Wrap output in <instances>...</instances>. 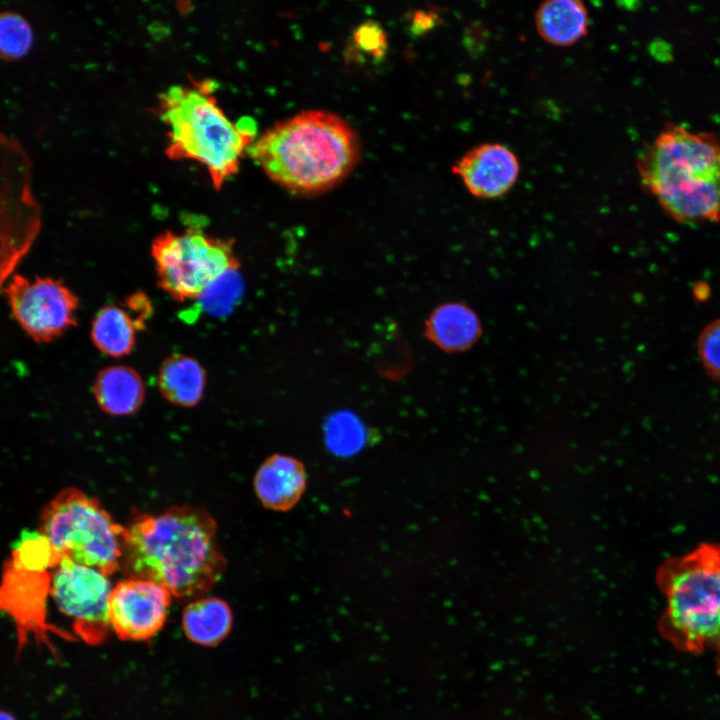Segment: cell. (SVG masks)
I'll list each match as a JSON object with an SVG mask.
<instances>
[{
  "mask_svg": "<svg viewBox=\"0 0 720 720\" xmlns=\"http://www.w3.org/2000/svg\"><path fill=\"white\" fill-rule=\"evenodd\" d=\"M206 372L194 358L173 354L161 364L158 386L169 402L182 406H195L204 394Z\"/></svg>",
  "mask_w": 720,
  "mask_h": 720,
  "instance_id": "cell-16",
  "label": "cell"
},
{
  "mask_svg": "<svg viewBox=\"0 0 720 720\" xmlns=\"http://www.w3.org/2000/svg\"><path fill=\"white\" fill-rule=\"evenodd\" d=\"M353 45L373 59H381L387 50L384 29L374 21L361 23L353 33Z\"/></svg>",
  "mask_w": 720,
  "mask_h": 720,
  "instance_id": "cell-24",
  "label": "cell"
},
{
  "mask_svg": "<svg viewBox=\"0 0 720 720\" xmlns=\"http://www.w3.org/2000/svg\"><path fill=\"white\" fill-rule=\"evenodd\" d=\"M179 599L202 596L222 577L226 560L217 524L204 509L171 506L158 515L137 513L123 531L121 565Z\"/></svg>",
  "mask_w": 720,
  "mask_h": 720,
  "instance_id": "cell-1",
  "label": "cell"
},
{
  "mask_svg": "<svg viewBox=\"0 0 720 720\" xmlns=\"http://www.w3.org/2000/svg\"><path fill=\"white\" fill-rule=\"evenodd\" d=\"M51 573L21 568L9 561L0 585V611L7 613L16 625L18 650L32 638L38 644L53 646L50 635L64 639L69 635L47 620V598Z\"/></svg>",
  "mask_w": 720,
  "mask_h": 720,
  "instance_id": "cell-10",
  "label": "cell"
},
{
  "mask_svg": "<svg viewBox=\"0 0 720 720\" xmlns=\"http://www.w3.org/2000/svg\"><path fill=\"white\" fill-rule=\"evenodd\" d=\"M243 289L238 270H230L213 281L196 300L205 312L222 316L231 311L242 296Z\"/></svg>",
  "mask_w": 720,
  "mask_h": 720,
  "instance_id": "cell-20",
  "label": "cell"
},
{
  "mask_svg": "<svg viewBox=\"0 0 720 720\" xmlns=\"http://www.w3.org/2000/svg\"><path fill=\"white\" fill-rule=\"evenodd\" d=\"M666 599L662 636L681 651L720 648V546L704 544L658 571Z\"/></svg>",
  "mask_w": 720,
  "mask_h": 720,
  "instance_id": "cell-5",
  "label": "cell"
},
{
  "mask_svg": "<svg viewBox=\"0 0 720 720\" xmlns=\"http://www.w3.org/2000/svg\"><path fill=\"white\" fill-rule=\"evenodd\" d=\"M33 44L29 22L20 14L0 12V59L12 61L25 56Z\"/></svg>",
  "mask_w": 720,
  "mask_h": 720,
  "instance_id": "cell-21",
  "label": "cell"
},
{
  "mask_svg": "<svg viewBox=\"0 0 720 720\" xmlns=\"http://www.w3.org/2000/svg\"><path fill=\"white\" fill-rule=\"evenodd\" d=\"M306 487L303 464L286 455H272L258 468L254 489L258 499L268 509L287 511L301 498Z\"/></svg>",
  "mask_w": 720,
  "mask_h": 720,
  "instance_id": "cell-13",
  "label": "cell"
},
{
  "mask_svg": "<svg viewBox=\"0 0 720 720\" xmlns=\"http://www.w3.org/2000/svg\"><path fill=\"white\" fill-rule=\"evenodd\" d=\"M364 428L356 416L341 412L332 416L326 425L327 443L338 454L356 452L364 441Z\"/></svg>",
  "mask_w": 720,
  "mask_h": 720,
  "instance_id": "cell-22",
  "label": "cell"
},
{
  "mask_svg": "<svg viewBox=\"0 0 720 720\" xmlns=\"http://www.w3.org/2000/svg\"><path fill=\"white\" fill-rule=\"evenodd\" d=\"M248 152L275 183L294 194L314 195L352 172L359 161L360 141L340 116L309 110L274 124Z\"/></svg>",
  "mask_w": 720,
  "mask_h": 720,
  "instance_id": "cell-2",
  "label": "cell"
},
{
  "mask_svg": "<svg viewBox=\"0 0 720 720\" xmlns=\"http://www.w3.org/2000/svg\"><path fill=\"white\" fill-rule=\"evenodd\" d=\"M535 26L538 34L547 43L567 47L585 37L589 14L584 3L580 1L549 0L538 6Z\"/></svg>",
  "mask_w": 720,
  "mask_h": 720,
  "instance_id": "cell-14",
  "label": "cell"
},
{
  "mask_svg": "<svg viewBox=\"0 0 720 720\" xmlns=\"http://www.w3.org/2000/svg\"><path fill=\"white\" fill-rule=\"evenodd\" d=\"M98 406L107 414L127 416L142 405L145 387L140 374L129 366L114 365L102 369L93 386Z\"/></svg>",
  "mask_w": 720,
  "mask_h": 720,
  "instance_id": "cell-15",
  "label": "cell"
},
{
  "mask_svg": "<svg viewBox=\"0 0 720 720\" xmlns=\"http://www.w3.org/2000/svg\"><path fill=\"white\" fill-rule=\"evenodd\" d=\"M643 186L678 222H720V141L669 123L641 153Z\"/></svg>",
  "mask_w": 720,
  "mask_h": 720,
  "instance_id": "cell-3",
  "label": "cell"
},
{
  "mask_svg": "<svg viewBox=\"0 0 720 720\" xmlns=\"http://www.w3.org/2000/svg\"><path fill=\"white\" fill-rule=\"evenodd\" d=\"M124 527L77 488L61 490L43 508L39 532L60 558L111 575L121 565Z\"/></svg>",
  "mask_w": 720,
  "mask_h": 720,
  "instance_id": "cell-6",
  "label": "cell"
},
{
  "mask_svg": "<svg viewBox=\"0 0 720 720\" xmlns=\"http://www.w3.org/2000/svg\"><path fill=\"white\" fill-rule=\"evenodd\" d=\"M1 287H2V286H1V284H0V288H1Z\"/></svg>",
  "mask_w": 720,
  "mask_h": 720,
  "instance_id": "cell-29",
  "label": "cell"
},
{
  "mask_svg": "<svg viewBox=\"0 0 720 720\" xmlns=\"http://www.w3.org/2000/svg\"><path fill=\"white\" fill-rule=\"evenodd\" d=\"M151 253L160 288L178 302L196 300L219 276L240 267L231 239L194 227L161 233Z\"/></svg>",
  "mask_w": 720,
  "mask_h": 720,
  "instance_id": "cell-7",
  "label": "cell"
},
{
  "mask_svg": "<svg viewBox=\"0 0 720 720\" xmlns=\"http://www.w3.org/2000/svg\"><path fill=\"white\" fill-rule=\"evenodd\" d=\"M479 332L480 325L476 315L458 303L440 306L427 322L428 337L448 351L469 347L477 339Z\"/></svg>",
  "mask_w": 720,
  "mask_h": 720,
  "instance_id": "cell-19",
  "label": "cell"
},
{
  "mask_svg": "<svg viewBox=\"0 0 720 720\" xmlns=\"http://www.w3.org/2000/svg\"><path fill=\"white\" fill-rule=\"evenodd\" d=\"M718 651H719V657H718V662H717V668H718V672L720 674V648L718 649Z\"/></svg>",
  "mask_w": 720,
  "mask_h": 720,
  "instance_id": "cell-28",
  "label": "cell"
},
{
  "mask_svg": "<svg viewBox=\"0 0 720 720\" xmlns=\"http://www.w3.org/2000/svg\"><path fill=\"white\" fill-rule=\"evenodd\" d=\"M171 599V593L156 582L128 577L113 586L111 592V629L122 639H150L163 627Z\"/></svg>",
  "mask_w": 720,
  "mask_h": 720,
  "instance_id": "cell-11",
  "label": "cell"
},
{
  "mask_svg": "<svg viewBox=\"0 0 720 720\" xmlns=\"http://www.w3.org/2000/svg\"><path fill=\"white\" fill-rule=\"evenodd\" d=\"M214 91L210 80L174 86L161 94L158 106L168 128V156L201 163L219 189L237 172L243 154L255 141L256 124L249 118L232 122Z\"/></svg>",
  "mask_w": 720,
  "mask_h": 720,
  "instance_id": "cell-4",
  "label": "cell"
},
{
  "mask_svg": "<svg viewBox=\"0 0 720 720\" xmlns=\"http://www.w3.org/2000/svg\"><path fill=\"white\" fill-rule=\"evenodd\" d=\"M12 313L37 342H49L76 324L77 296L60 280L14 275L5 287Z\"/></svg>",
  "mask_w": 720,
  "mask_h": 720,
  "instance_id": "cell-9",
  "label": "cell"
},
{
  "mask_svg": "<svg viewBox=\"0 0 720 720\" xmlns=\"http://www.w3.org/2000/svg\"><path fill=\"white\" fill-rule=\"evenodd\" d=\"M125 304L133 316L145 326L152 314V305L148 297L144 293H135L127 298Z\"/></svg>",
  "mask_w": 720,
  "mask_h": 720,
  "instance_id": "cell-25",
  "label": "cell"
},
{
  "mask_svg": "<svg viewBox=\"0 0 720 720\" xmlns=\"http://www.w3.org/2000/svg\"><path fill=\"white\" fill-rule=\"evenodd\" d=\"M697 350L707 374L720 381V318L710 322L702 330Z\"/></svg>",
  "mask_w": 720,
  "mask_h": 720,
  "instance_id": "cell-23",
  "label": "cell"
},
{
  "mask_svg": "<svg viewBox=\"0 0 720 720\" xmlns=\"http://www.w3.org/2000/svg\"><path fill=\"white\" fill-rule=\"evenodd\" d=\"M113 586L108 575L63 557L51 573L49 595L70 621L71 635L98 644L110 626L109 602Z\"/></svg>",
  "mask_w": 720,
  "mask_h": 720,
  "instance_id": "cell-8",
  "label": "cell"
},
{
  "mask_svg": "<svg viewBox=\"0 0 720 720\" xmlns=\"http://www.w3.org/2000/svg\"><path fill=\"white\" fill-rule=\"evenodd\" d=\"M437 15L432 11H416L412 16V30L415 33L426 32L436 23Z\"/></svg>",
  "mask_w": 720,
  "mask_h": 720,
  "instance_id": "cell-26",
  "label": "cell"
},
{
  "mask_svg": "<svg viewBox=\"0 0 720 720\" xmlns=\"http://www.w3.org/2000/svg\"><path fill=\"white\" fill-rule=\"evenodd\" d=\"M145 329L133 314L118 305H106L96 314L91 326V338L96 348L111 357H123L132 352L137 333Z\"/></svg>",
  "mask_w": 720,
  "mask_h": 720,
  "instance_id": "cell-17",
  "label": "cell"
},
{
  "mask_svg": "<svg viewBox=\"0 0 720 720\" xmlns=\"http://www.w3.org/2000/svg\"><path fill=\"white\" fill-rule=\"evenodd\" d=\"M471 194L496 198L516 183L520 165L515 153L501 143H484L467 151L452 167Z\"/></svg>",
  "mask_w": 720,
  "mask_h": 720,
  "instance_id": "cell-12",
  "label": "cell"
},
{
  "mask_svg": "<svg viewBox=\"0 0 720 720\" xmlns=\"http://www.w3.org/2000/svg\"><path fill=\"white\" fill-rule=\"evenodd\" d=\"M232 626L229 605L216 597H201L190 602L183 610L182 627L193 642L213 646L222 641Z\"/></svg>",
  "mask_w": 720,
  "mask_h": 720,
  "instance_id": "cell-18",
  "label": "cell"
},
{
  "mask_svg": "<svg viewBox=\"0 0 720 720\" xmlns=\"http://www.w3.org/2000/svg\"><path fill=\"white\" fill-rule=\"evenodd\" d=\"M0 720H16L14 716L6 711H0Z\"/></svg>",
  "mask_w": 720,
  "mask_h": 720,
  "instance_id": "cell-27",
  "label": "cell"
}]
</instances>
